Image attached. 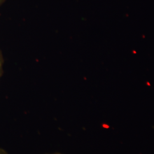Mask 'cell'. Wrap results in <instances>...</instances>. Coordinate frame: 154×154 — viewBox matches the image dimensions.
Listing matches in <instances>:
<instances>
[{
	"label": "cell",
	"instance_id": "1",
	"mask_svg": "<svg viewBox=\"0 0 154 154\" xmlns=\"http://www.w3.org/2000/svg\"><path fill=\"white\" fill-rule=\"evenodd\" d=\"M0 154H8L4 150L0 149Z\"/></svg>",
	"mask_w": 154,
	"mask_h": 154
},
{
	"label": "cell",
	"instance_id": "2",
	"mask_svg": "<svg viewBox=\"0 0 154 154\" xmlns=\"http://www.w3.org/2000/svg\"><path fill=\"white\" fill-rule=\"evenodd\" d=\"M1 59L0 57V74H1V66H2V62H1Z\"/></svg>",
	"mask_w": 154,
	"mask_h": 154
},
{
	"label": "cell",
	"instance_id": "3",
	"mask_svg": "<svg viewBox=\"0 0 154 154\" xmlns=\"http://www.w3.org/2000/svg\"><path fill=\"white\" fill-rule=\"evenodd\" d=\"M63 154L60 153V152H54V153H50V154Z\"/></svg>",
	"mask_w": 154,
	"mask_h": 154
},
{
	"label": "cell",
	"instance_id": "4",
	"mask_svg": "<svg viewBox=\"0 0 154 154\" xmlns=\"http://www.w3.org/2000/svg\"><path fill=\"white\" fill-rule=\"evenodd\" d=\"M1 1H2V0H0V2H1Z\"/></svg>",
	"mask_w": 154,
	"mask_h": 154
}]
</instances>
